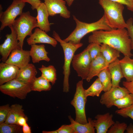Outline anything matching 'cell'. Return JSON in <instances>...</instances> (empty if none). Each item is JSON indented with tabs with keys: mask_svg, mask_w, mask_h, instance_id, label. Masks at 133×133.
<instances>
[{
	"mask_svg": "<svg viewBox=\"0 0 133 133\" xmlns=\"http://www.w3.org/2000/svg\"><path fill=\"white\" fill-rule=\"evenodd\" d=\"M126 29L95 31L89 37L88 42L107 45L119 50L124 56L131 57L133 55L131 52V40Z\"/></svg>",
	"mask_w": 133,
	"mask_h": 133,
	"instance_id": "obj_1",
	"label": "cell"
},
{
	"mask_svg": "<svg viewBox=\"0 0 133 133\" xmlns=\"http://www.w3.org/2000/svg\"><path fill=\"white\" fill-rule=\"evenodd\" d=\"M73 17L76 27L70 35L63 40L66 42H70L75 44L80 43L83 38L89 33L97 30H109L112 29L108 25L104 15L98 20L90 23L82 22L74 15Z\"/></svg>",
	"mask_w": 133,
	"mask_h": 133,
	"instance_id": "obj_2",
	"label": "cell"
},
{
	"mask_svg": "<svg viewBox=\"0 0 133 133\" xmlns=\"http://www.w3.org/2000/svg\"><path fill=\"white\" fill-rule=\"evenodd\" d=\"M99 0L108 26L112 29L126 28L127 25L123 15V5L110 0Z\"/></svg>",
	"mask_w": 133,
	"mask_h": 133,
	"instance_id": "obj_3",
	"label": "cell"
},
{
	"mask_svg": "<svg viewBox=\"0 0 133 133\" xmlns=\"http://www.w3.org/2000/svg\"><path fill=\"white\" fill-rule=\"evenodd\" d=\"M52 36L59 42L62 47L64 55V64L63 67L64 78L63 91L67 93L69 91V77L70 74V66L74 53L77 50L82 47L83 43L75 44L70 42H66L62 40L55 31L53 32Z\"/></svg>",
	"mask_w": 133,
	"mask_h": 133,
	"instance_id": "obj_4",
	"label": "cell"
},
{
	"mask_svg": "<svg viewBox=\"0 0 133 133\" xmlns=\"http://www.w3.org/2000/svg\"><path fill=\"white\" fill-rule=\"evenodd\" d=\"M12 26L17 33L19 45L23 49L25 39L32 33L33 30L37 27V23L36 17L31 16L28 11L23 12L15 19Z\"/></svg>",
	"mask_w": 133,
	"mask_h": 133,
	"instance_id": "obj_5",
	"label": "cell"
},
{
	"mask_svg": "<svg viewBox=\"0 0 133 133\" xmlns=\"http://www.w3.org/2000/svg\"><path fill=\"white\" fill-rule=\"evenodd\" d=\"M83 81H79L77 83L76 91L70 103L75 109L76 118L75 120L82 124L88 122L86 116L85 106L87 98L83 87Z\"/></svg>",
	"mask_w": 133,
	"mask_h": 133,
	"instance_id": "obj_6",
	"label": "cell"
},
{
	"mask_svg": "<svg viewBox=\"0 0 133 133\" xmlns=\"http://www.w3.org/2000/svg\"><path fill=\"white\" fill-rule=\"evenodd\" d=\"M0 91L2 93L11 97L23 100L26 98L32 90L30 84L15 78L0 85Z\"/></svg>",
	"mask_w": 133,
	"mask_h": 133,
	"instance_id": "obj_7",
	"label": "cell"
},
{
	"mask_svg": "<svg viewBox=\"0 0 133 133\" xmlns=\"http://www.w3.org/2000/svg\"><path fill=\"white\" fill-rule=\"evenodd\" d=\"M26 3L23 0H13L11 4L5 11L0 12V31L7 26L13 25L16 17L23 13Z\"/></svg>",
	"mask_w": 133,
	"mask_h": 133,
	"instance_id": "obj_8",
	"label": "cell"
},
{
	"mask_svg": "<svg viewBox=\"0 0 133 133\" xmlns=\"http://www.w3.org/2000/svg\"><path fill=\"white\" fill-rule=\"evenodd\" d=\"M91 61L87 48L81 52L74 56L71 62L72 66L78 76L83 80L87 78Z\"/></svg>",
	"mask_w": 133,
	"mask_h": 133,
	"instance_id": "obj_9",
	"label": "cell"
},
{
	"mask_svg": "<svg viewBox=\"0 0 133 133\" xmlns=\"http://www.w3.org/2000/svg\"><path fill=\"white\" fill-rule=\"evenodd\" d=\"M9 27L11 33L6 35V39L0 45V54L2 56L1 60L3 62H6L13 50L17 48H21L19 44L17 33L12 25Z\"/></svg>",
	"mask_w": 133,
	"mask_h": 133,
	"instance_id": "obj_10",
	"label": "cell"
},
{
	"mask_svg": "<svg viewBox=\"0 0 133 133\" xmlns=\"http://www.w3.org/2000/svg\"><path fill=\"white\" fill-rule=\"evenodd\" d=\"M129 94V91L124 87H112L102 95L100 102L102 105L109 108L112 106V104L115 101Z\"/></svg>",
	"mask_w": 133,
	"mask_h": 133,
	"instance_id": "obj_11",
	"label": "cell"
},
{
	"mask_svg": "<svg viewBox=\"0 0 133 133\" xmlns=\"http://www.w3.org/2000/svg\"><path fill=\"white\" fill-rule=\"evenodd\" d=\"M30 57L29 50H24L20 48H17L12 51L5 62L20 68L29 63Z\"/></svg>",
	"mask_w": 133,
	"mask_h": 133,
	"instance_id": "obj_12",
	"label": "cell"
},
{
	"mask_svg": "<svg viewBox=\"0 0 133 133\" xmlns=\"http://www.w3.org/2000/svg\"><path fill=\"white\" fill-rule=\"evenodd\" d=\"M50 16H53L59 14L61 17L69 18L70 12L66 6L64 0H44Z\"/></svg>",
	"mask_w": 133,
	"mask_h": 133,
	"instance_id": "obj_13",
	"label": "cell"
},
{
	"mask_svg": "<svg viewBox=\"0 0 133 133\" xmlns=\"http://www.w3.org/2000/svg\"><path fill=\"white\" fill-rule=\"evenodd\" d=\"M26 41L30 46L37 43H45L55 47L57 44V41L55 38L50 37L46 32L38 28L35 29L34 32L27 39Z\"/></svg>",
	"mask_w": 133,
	"mask_h": 133,
	"instance_id": "obj_14",
	"label": "cell"
},
{
	"mask_svg": "<svg viewBox=\"0 0 133 133\" xmlns=\"http://www.w3.org/2000/svg\"><path fill=\"white\" fill-rule=\"evenodd\" d=\"M113 115L108 112L103 114H98L94 120V127L97 133H106L115 123Z\"/></svg>",
	"mask_w": 133,
	"mask_h": 133,
	"instance_id": "obj_15",
	"label": "cell"
},
{
	"mask_svg": "<svg viewBox=\"0 0 133 133\" xmlns=\"http://www.w3.org/2000/svg\"><path fill=\"white\" fill-rule=\"evenodd\" d=\"M19 68L6 62L0 63V85L16 78Z\"/></svg>",
	"mask_w": 133,
	"mask_h": 133,
	"instance_id": "obj_16",
	"label": "cell"
},
{
	"mask_svg": "<svg viewBox=\"0 0 133 133\" xmlns=\"http://www.w3.org/2000/svg\"><path fill=\"white\" fill-rule=\"evenodd\" d=\"M109 64L101 53L91 61L89 73L86 79V81L89 82L94 77L97 76L101 71L108 67Z\"/></svg>",
	"mask_w": 133,
	"mask_h": 133,
	"instance_id": "obj_17",
	"label": "cell"
},
{
	"mask_svg": "<svg viewBox=\"0 0 133 133\" xmlns=\"http://www.w3.org/2000/svg\"><path fill=\"white\" fill-rule=\"evenodd\" d=\"M36 9L37 12L36 17L37 27L46 33L49 32L50 30V24L48 20L49 15L44 3L41 2Z\"/></svg>",
	"mask_w": 133,
	"mask_h": 133,
	"instance_id": "obj_18",
	"label": "cell"
},
{
	"mask_svg": "<svg viewBox=\"0 0 133 133\" xmlns=\"http://www.w3.org/2000/svg\"><path fill=\"white\" fill-rule=\"evenodd\" d=\"M37 73L35 66L33 64L29 63L25 66L19 69L16 79L31 85L36 78Z\"/></svg>",
	"mask_w": 133,
	"mask_h": 133,
	"instance_id": "obj_19",
	"label": "cell"
},
{
	"mask_svg": "<svg viewBox=\"0 0 133 133\" xmlns=\"http://www.w3.org/2000/svg\"><path fill=\"white\" fill-rule=\"evenodd\" d=\"M30 51V55L33 63H39L41 61L44 60L47 62L50 61V59L47 56L48 53L43 44L31 45Z\"/></svg>",
	"mask_w": 133,
	"mask_h": 133,
	"instance_id": "obj_20",
	"label": "cell"
},
{
	"mask_svg": "<svg viewBox=\"0 0 133 133\" xmlns=\"http://www.w3.org/2000/svg\"><path fill=\"white\" fill-rule=\"evenodd\" d=\"M70 124L74 133H94L95 129L94 127V120L88 118V122L86 124H82L76 121L71 116H68Z\"/></svg>",
	"mask_w": 133,
	"mask_h": 133,
	"instance_id": "obj_21",
	"label": "cell"
},
{
	"mask_svg": "<svg viewBox=\"0 0 133 133\" xmlns=\"http://www.w3.org/2000/svg\"><path fill=\"white\" fill-rule=\"evenodd\" d=\"M111 75L112 87H120L119 83L124 77L120 60L118 58L109 64L108 67Z\"/></svg>",
	"mask_w": 133,
	"mask_h": 133,
	"instance_id": "obj_22",
	"label": "cell"
},
{
	"mask_svg": "<svg viewBox=\"0 0 133 133\" xmlns=\"http://www.w3.org/2000/svg\"><path fill=\"white\" fill-rule=\"evenodd\" d=\"M124 77L126 81L133 80V59L128 56H124L120 60Z\"/></svg>",
	"mask_w": 133,
	"mask_h": 133,
	"instance_id": "obj_23",
	"label": "cell"
},
{
	"mask_svg": "<svg viewBox=\"0 0 133 133\" xmlns=\"http://www.w3.org/2000/svg\"><path fill=\"white\" fill-rule=\"evenodd\" d=\"M22 116H26L22 105L17 104L12 105L10 106L7 117L5 122L7 123L17 124L18 119Z\"/></svg>",
	"mask_w": 133,
	"mask_h": 133,
	"instance_id": "obj_24",
	"label": "cell"
},
{
	"mask_svg": "<svg viewBox=\"0 0 133 133\" xmlns=\"http://www.w3.org/2000/svg\"><path fill=\"white\" fill-rule=\"evenodd\" d=\"M101 53L109 64L114 62L120 56V52L117 50L105 44H102Z\"/></svg>",
	"mask_w": 133,
	"mask_h": 133,
	"instance_id": "obj_25",
	"label": "cell"
},
{
	"mask_svg": "<svg viewBox=\"0 0 133 133\" xmlns=\"http://www.w3.org/2000/svg\"><path fill=\"white\" fill-rule=\"evenodd\" d=\"M31 85L32 91H48L51 88L50 82L42 76L36 77Z\"/></svg>",
	"mask_w": 133,
	"mask_h": 133,
	"instance_id": "obj_26",
	"label": "cell"
},
{
	"mask_svg": "<svg viewBox=\"0 0 133 133\" xmlns=\"http://www.w3.org/2000/svg\"><path fill=\"white\" fill-rule=\"evenodd\" d=\"M42 73L41 76L47 80L51 82L53 85L57 80L56 70L52 65L46 66L42 65L41 67L38 68Z\"/></svg>",
	"mask_w": 133,
	"mask_h": 133,
	"instance_id": "obj_27",
	"label": "cell"
},
{
	"mask_svg": "<svg viewBox=\"0 0 133 133\" xmlns=\"http://www.w3.org/2000/svg\"><path fill=\"white\" fill-rule=\"evenodd\" d=\"M103 87L104 92L110 90L112 87L111 74L108 67L101 71L97 76Z\"/></svg>",
	"mask_w": 133,
	"mask_h": 133,
	"instance_id": "obj_28",
	"label": "cell"
},
{
	"mask_svg": "<svg viewBox=\"0 0 133 133\" xmlns=\"http://www.w3.org/2000/svg\"><path fill=\"white\" fill-rule=\"evenodd\" d=\"M103 89V86L98 78L88 89L85 90V92L87 97L88 96L98 97Z\"/></svg>",
	"mask_w": 133,
	"mask_h": 133,
	"instance_id": "obj_29",
	"label": "cell"
},
{
	"mask_svg": "<svg viewBox=\"0 0 133 133\" xmlns=\"http://www.w3.org/2000/svg\"><path fill=\"white\" fill-rule=\"evenodd\" d=\"M22 127L17 124H8L4 122L0 124V133H22Z\"/></svg>",
	"mask_w": 133,
	"mask_h": 133,
	"instance_id": "obj_30",
	"label": "cell"
},
{
	"mask_svg": "<svg viewBox=\"0 0 133 133\" xmlns=\"http://www.w3.org/2000/svg\"><path fill=\"white\" fill-rule=\"evenodd\" d=\"M133 104V95L130 93L114 101L112 106H115L119 109L129 107Z\"/></svg>",
	"mask_w": 133,
	"mask_h": 133,
	"instance_id": "obj_31",
	"label": "cell"
},
{
	"mask_svg": "<svg viewBox=\"0 0 133 133\" xmlns=\"http://www.w3.org/2000/svg\"><path fill=\"white\" fill-rule=\"evenodd\" d=\"M91 61L97 57L101 53V45L95 43H91L87 47Z\"/></svg>",
	"mask_w": 133,
	"mask_h": 133,
	"instance_id": "obj_32",
	"label": "cell"
},
{
	"mask_svg": "<svg viewBox=\"0 0 133 133\" xmlns=\"http://www.w3.org/2000/svg\"><path fill=\"white\" fill-rule=\"evenodd\" d=\"M127 125L125 122L120 123L116 121L108 130V133H123L126 130Z\"/></svg>",
	"mask_w": 133,
	"mask_h": 133,
	"instance_id": "obj_33",
	"label": "cell"
},
{
	"mask_svg": "<svg viewBox=\"0 0 133 133\" xmlns=\"http://www.w3.org/2000/svg\"><path fill=\"white\" fill-rule=\"evenodd\" d=\"M116 113L124 117H129L133 120V104L127 107L117 110Z\"/></svg>",
	"mask_w": 133,
	"mask_h": 133,
	"instance_id": "obj_34",
	"label": "cell"
},
{
	"mask_svg": "<svg viewBox=\"0 0 133 133\" xmlns=\"http://www.w3.org/2000/svg\"><path fill=\"white\" fill-rule=\"evenodd\" d=\"M43 133H74L73 129L70 124L63 125L58 129L51 131H43Z\"/></svg>",
	"mask_w": 133,
	"mask_h": 133,
	"instance_id": "obj_35",
	"label": "cell"
},
{
	"mask_svg": "<svg viewBox=\"0 0 133 133\" xmlns=\"http://www.w3.org/2000/svg\"><path fill=\"white\" fill-rule=\"evenodd\" d=\"M10 106L9 104L0 106V124L5 122L7 117Z\"/></svg>",
	"mask_w": 133,
	"mask_h": 133,
	"instance_id": "obj_36",
	"label": "cell"
},
{
	"mask_svg": "<svg viewBox=\"0 0 133 133\" xmlns=\"http://www.w3.org/2000/svg\"><path fill=\"white\" fill-rule=\"evenodd\" d=\"M126 28L129 35L131 40V48L133 50V19L132 17L129 19L127 21Z\"/></svg>",
	"mask_w": 133,
	"mask_h": 133,
	"instance_id": "obj_37",
	"label": "cell"
},
{
	"mask_svg": "<svg viewBox=\"0 0 133 133\" xmlns=\"http://www.w3.org/2000/svg\"><path fill=\"white\" fill-rule=\"evenodd\" d=\"M126 6L127 9L133 12V0H110Z\"/></svg>",
	"mask_w": 133,
	"mask_h": 133,
	"instance_id": "obj_38",
	"label": "cell"
},
{
	"mask_svg": "<svg viewBox=\"0 0 133 133\" xmlns=\"http://www.w3.org/2000/svg\"><path fill=\"white\" fill-rule=\"evenodd\" d=\"M23 0L26 2L29 3L31 5V8L33 10L36 9L41 3L40 0Z\"/></svg>",
	"mask_w": 133,
	"mask_h": 133,
	"instance_id": "obj_39",
	"label": "cell"
},
{
	"mask_svg": "<svg viewBox=\"0 0 133 133\" xmlns=\"http://www.w3.org/2000/svg\"><path fill=\"white\" fill-rule=\"evenodd\" d=\"M122 83L123 86L127 89L130 93L133 95V80L131 82L124 81Z\"/></svg>",
	"mask_w": 133,
	"mask_h": 133,
	"instance_id": "obj_40",
	"label": "cell"
},
{
	"mask_svg": "<svg viewBox=\"0 0 133 133\" xmlns=\"http://www.w3.org/2000/svg\"><path fill=\"white\" fill-rule=\"evenodd\" d=\"M27 121L28 118L26 116H21L18 119L17 124L22 126L27 123Z\"/></svg>",
	"mask_w": 133,
	"mask_h": 133,
	"instance_id": "obj_41",
	"label": "cell"
},
{
	"mask_svg": "<svg viewBox=\"0 0 133 133\" xmlns=\"http://www.w3.org/2000/svg\"><path fill=\"white\" fill-rule=\"evenodd\" d=\"M22 129L23 133H31V130L30 127L26 123L22 126Z\"/></svg>",
	"mask_w": 133,
	"mask_h": 133,
	"instance_id": "obj_42",
	"label": "cell"
},
{
	"mask_svg": "<svg viewBox=\"0 0 133 133\" xmlns=\"http://www.w3.org/2000/svg\"><path fill=\"white\" fill-rule=\"evenodd\" d=\"M126 130V133H133V125L132 124L130 123L128 126H127Z\"/></svg>",
	"mask_w": 133,
	"mask_h": 133,
	"instance_id": "obj_43",
	"label": "cell"
},
{
	"mask_svg": "<svg viewBox=\"0 0 133 133\" xmlns=\"http://www.w3.org/2000/svg\"><path fill=\"white\" fill-rule=\"evenodd\" d=\"M74 0H65L68 6L69 7L73 3Z\"/></svg>",
	"mask_w": 133,
	"mask_h": 133,
	"instance_id": "obj_44",
	"label": "cell"
},
{
	"mask_svg": "<svg viewBox=\"0 0 133 133\" xmlns=\"http://www.w3.org/2000/svg\"></svg>",
	"mask_w": 133,
	"mask_h": 133,
	"instance_id": "obj_45",
	"label": "cell"
}]
</instances>
